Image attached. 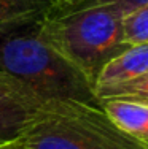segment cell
<instances>
[{
  "instance_id": "6da1fadb",
  "label": "cell",
  "mask_w": 148,
  "mask_h": 149,
  "mask_svg": "<svg viewBox=\"0 0 148 149\" xmlns=\"http://www.w3.org/2000/svg\"><path fill=\"white\" fill-rule=\"evenodd\" d=\"M126 10L112 0H86L54 6L40 24V35L93 84L102 67L126 48Z\"/></svg>"
},
{
  "instance_id": "7a4b0ae2",
  "label": "cell",
  "mask_w": 148,
  "mask_h": 149,
  "mask_svg": "<svg viewBox=\"0 0 148 149\" xmlns=\"http://www.w3.org/2000/svg\"><path fill=\"white\" fill-rule=\"evenodd\" d=\"M26 149H142L123 133L97 102H38L21 133Z\"/></svg>"
},
{
  "instance_id": "3957f363",
  "label": "cell",
  "mask_w": 148,
  "mask_h": 149,
  "mask_svg": "<svg viewBox=\"0 0 148 149\" xmlns=\"http://www.w3.org/2000/svg\"><path fill=\"white\" fill-rule=\"evenodd\" d=\"M0 72L38 102H97L93 84L40 35V24L0 38Z\"/></svg>"
},
{
  "instance_id": "277c9868",
  "label": "cell",
  "mask_w": 148,
  "mask_h": 149,
  "mask_svg": "<svg viewBox=\"0 0 148 149\" xmlns=\"http://www.w3.org/2000/svg\"><path fill=\"white\" fill-rule=\"evenodd\" d=\"M148 73V41L128 45L119 54L110 59L94 81V95H99L139 79Z\"/></svg>"
},
{
  "instance_id": "5b68a950",
  "label": "cell",
  "mask_w": 148,
  "mask_h": 149,
  "mask_svg": "<svg viewBox=\"0 0 148 149\" xmlns=\"http://www.w3.org/2000/svg\"><path fill=\"white\" fill-rule=\"evenodd\" d=\"M53 8L51 0H0V38L41 24Z\"/></svg>"
},
{
  "instance_id": "8992f818",
  "label": "cell",
  "mask_w": 148,
  "mask_h": 149,
  "mask_svg": "<svg viewBox=\"0 0 148 149\" xmlns=\"http://www.w3.org/2000/svg\"><path fill=\"white\" fill-rule=\"evenodd\" d=\"M99 105L123 133L148 144V105L118 98L100 100Z\"/></svg>"
},
{
  "instance_id": "52a82bcc",
  "label": "cell",
  "mask_w": 148,
  "mask_h": 149,
  "mask_svg": "<svg viewBox=\"0 0 148 149\" xmlns=\"http://www.w3.org/2000/svg\"><path fill=\"white\" fill-rule=\"evenodd\" d=\"M38 100L24 94L0 95V143L21 136Z\"/></svg>"
},
{
  "instance_id": "ba28073f",
  "label": "cell",
  "mask_w": 148,
  "mask_h": 149,
  "mask_svg": "<svg viewBox=\"0 0 148 149\" xmlns=\"http://www.w3.org/2000/svg\"><path fill=\"white\" fill-rule=\"evenodd\" d=\"M148 41V3L124 16V43L137 45Z\"/></svg>"
},
{
  "instance_id": "9c48e42d",
  "label": "cell",
  "mask_w": 148,
  "mask_h": 149,
  "mask_svg": "<svg viewBox=\"0 0 148 149\" xmlns=\"http://www.w3.org/2000/svg\"><path fill=\"white\" fill-rule=\"evenodd\" d=\"M108 98H118V100H131L140 102V103L148 105V73L140 76L139 79L132 81L124 86L115 87V89L105 92V94L97 97V103L100 100H108Z\"/></svg>"
},
{
  "instance_id": "30bf717a",
  "label": "cell",
  "mask_w": 148,
  "mask_h": 149,
  "mask_svg": "<svg viewBox=\"0 0 148 149\" xmlns=\"http://www.w3.org/2000/svg\"><path fill=\"white\" fill-rule=\"evenodd\" d=\"M8 94H24V95H30L27 94L19 84L16 83L13 78H10L8 74L0 72V95H8ZM32 97V95H30Z\"/></svg>"
},
{
  "instance_id": "8fae6325",
  "label": "cell",
  "mask_w": 148,
  "mask_h": 149,
  "mask_svg": "<svg viewBox=\"0 0 148 149\" xmlns=\"http://www.w3.org/2000/svg\"><path fill=\"white\" fill-rule=\"evenodd\" d=\"M112 2H116L126 10V11H132V10H137L140 6L147 5L148 0H112Z\"/></svg>"
},
{
  "instance_id": "7c38bea8",
  "label": "cell",
  "mask_w": 148,
  "mask_h": 149,
  "mask_svg": "<svg viewBox=\"0 0 148 149\" xmlns=\"http://www.w3.org/2000/svg\"><path fill=\"white\" fill-rule=\"evenodd\" d=\"M0 149H26V148H24V143H22V140H21V136H18L15 140L0 143Z\"/></svg>"
},
{
  "instance_id": "4fadbf2b",
  "label": "cell",
  "mask_w": 148,
  "mask_h": 149,
  "mask_svg": "<svg viewBox=\"0 0 148 149\" xmlns=\"http://www.w3.org/2000/svg\"><path fill=\"white\" fill-rule=\"evenodd\" d=\"M54 6H72V5H78V3H83L86 0H51Z\"/></svg>"
},
{
  "instance_id": "5bb4252c",
  "label": "cell",
  "mask_w": 148,
  "mask_h": 149,
  "mask_svg": "<svg viewBox=\"0 0 148 149\" xmlns=\"http://www.w3.org/2000/svg\"><path fill=\"white\" fill-rule=\"evenodd\" d=\"M142 149H148V144H147V146H143V148H142Z\"/></svg>"
}]
</instances>
